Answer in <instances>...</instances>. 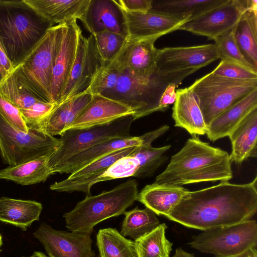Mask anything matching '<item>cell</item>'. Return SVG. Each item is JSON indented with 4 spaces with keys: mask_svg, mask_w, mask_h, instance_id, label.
<instances>
[{
    "mask_svg": "<svg viewBox=\"0 0 257 257\" xmlns=\"http://www.w3.org/2000/svg\"><path fill=\"white\" fill-rule=\"evenodd\" d=\"M80 21L90 34L107 31L128 38L124 13L115 0H89Z\"/></svg>",
    "mask_w": 257,
    "mask_h": 257,
    "instance_id": "obj_20",
    "label": "cell"
},
{
    "mask_svg": "<svg viewBox=\"0 0 257 257\" xmlns=\"http://www.w3.org/2000/svg\"><path fill=\"white\" fill-rule=\"evenodd\" d=\"M0 94L20 109L42 101L20 81L15 69L0 84Z\"/></svg>",
    "mask_w": 257,
    "mask_h": 257,
    "instance_id": "obj_36",
    "label": "cell"
},
{
    "mask_svg": "<svg viewBox=\"0 0 257 257\" xmlns=\"http://www.w3.org/2000/svg\"><path fill=\"white\" fill-rule=\"evenodd\" d=\"M60 143L59 139L41 129L29 128L28 133L19 130L0 114V153L4 163L10 166L50 157Z\"/></svg>",
    "mask_w": 257,
    "mask_h": 257,
    "instance_id": "obj_9",
    "label": "cell"
},
{
    "mask_svg": "<svg viewBox=\"0 0 257 257\" xmlns=\"http://www.w3.org/2000/svg\"><path fill=\"white\" fill-rule=\"evenodd\" d=\"M157 39H127L120 53L105 66L136 77L150 78L156 71L158 49L154 44Z\"/></svg>",
    "mask_w": 257,
    "mask_h": 257,
    "instance_id": "obj_14",
    "label": "cell"
},
{
    "mask_svg": "<svg viewBox=\"0 0 257 257\" xmlns=\"http://www.w3.org/2000/svg\"><path fill=\"white\" fill-rule=\"evenodd\" d=\"M57 105L55 103L38 101L27 108L20 110L28 129H40L41 123Z\"/></svg>",
    "mask_w": 257,
    "mask_h": 257,
    "instance_id": "obj_39",
    "label": "cell"
},
{
    "mask_svg": "<svg viewBox=\"0 0 257 257\" xmlns=\"http://www.w3.org/2000/svg\"><path fill=\"white\" fill-rule=\"evenodd\" d=\"M42 209V204L36 201L0 198V221L24 231L39 219Z\"/></svg>",
    "mask_w": 257,
    "mask_h": 257,
    "instance_id": "obj_29",
    "label": "cell"
},
{
    "mask_svg": "<svg viewBox=\"0 0 257 257\" xmlns=\"http://www.w3.org/2000/svg\"><path fill=\"white\" fill-rule=\"evenodd\" d=\"M103 66L105 65L97 53L93 35L86 38L81 32L74 63L59 103L84 92Z\"/></svg>",
    "mask_w": 257,
    "mask_h": 257,
    "instance_id": "obj_16",
    "label": "cell"
},
{
    "mask_svg": "<svg viewBox=\"0 0 257 257\" xmlns=\"http://www.w3.org/2000/svg\"><path fill=\"white\" fill-rule=\"evenodd\" d=\"M244 257H257L256 248L251 249Z\"/></svg>",
    "mask_w": 257,
    "mask_h": 257,
    "instance_id": "obj_48",
    "label": "cell"
},
{
    "mask_svg": "<svg viewBox=\"0 0 257 257\" xmlns=\"http://www.w3.org/2000/svg\"><path fill=\"white\" fill-rule=\"evenodd\" d=\"M81 32L76 21L64 23L52 72L51 96L53 103L60 102L74 63L79 36Z\"/></svg>",
    "mask_w": 257,
    "mask_h": 257,
    "instance_id": "obj_19",
    "label": "cell"
},
{
    "mask_svg": "<svg viewBox=\"0 0 257 257\" xmlns=\"http://www.w3.org/2000/svg\"><path fill=\"white\" fill-rule=\"evenodd\" d=\"M3 244V240H2V237L1 234H0V252L2 251L1 249V247L2 246Z\"/></svg>",
    "mask_w": 257,
    "mask_h": 257,
    "instance_id": "obj_50",
    "label": "cell"
},
{
    "mask_svg": "<svg viewBox=\"0 0 257 257\" xmlns=\"http://www.w3.org/2000/svg\"><path fill=\"white\" fill-rule=\"evenodd\" d=\"M234 37L240 52L257 67V9H247L234 28Z\"/></svg>",
    "mask_w": 257,
    "mask_h": 257,
    "instance_id": "obj_32",
    "label": "cell"
},
{
    "mask_svg": "<svg viewBox=\"0 0 257 257\" xmlns=\"http://www.w3.org/2000/svg\"><path fill=\"white\" fill-rule=\"evenodd\" d=\"M177 86L176 84H171L165 88L160 98L157 111H165L171 104H174L177 96Z\"/></svg>",
    "mask_w": 257,
    "mask_h": 257,
    "instance_id": "obj_44",
    "label": "cell"
},
{
    "mask_svg": "<svg viewBox=\"0 0 257 257\" xmlns=\"http://www.w3.org/2000/svg\"><path fill=\"white\" fill-rule=\"evenodd\" d=\"M118 76L119 72L116 70L103 66L95 75L84 91L91 95L102 94L115 86Z\"/></svg>",
    "mask_w": 257,
    "mask_h": 257,
    "instance_id": "obj_40",
    "label": "cell"
},
{
    "mask_svg": "<svg viewBox=\"0 0 257 257\" xmlns=\"http://www.w3.org/2000/svg\"><path fill=\"white\" fill-rule=\"evenodd\" d=\"M91 97L92 95L84 91L57 104L39 128L50 136L60 135L73 122Z\"/></svg>",
    "mask_w": 257,
    "mask_h": 257,
    "instance_id": "obj_26",
    "label": "cell"
},
{
    "mask_svg": "<svg viewBox=\"0 0 257 257\" xmlns=\"http://www.w3.org/2000/svg\"><path fill=\"white\" fill-rule=\"evenodd\" d=\"M207 126L217 116L257 89V80H239L213 74L196 79L189 87Z\"/></svg>",
    "mask_w": 257,
    "mask_h": 257,
    "instance_id": "obj_7",
    "label": "cell"
},
{
    "mask_svg": "<svg viewBox=\"0 0 257 257\" xmlns=\"http://www.w3.org/2000/svg\"><path fill=\"white\" fill-rule=\"evenodd\" d=\"M99 257H138L135 242L126 239L115 228L100 229L96 235Z\"/></svg>",
    "mask_w": 257,
    "mask_h": 257,
    "instance_id": "obj_33",
    "label": "cell"
},
{
    "mask_svg": "<svg viewBox=\"0 0 257 257\" xmlns=\"http://www.w3.org/2000/svg\"><path fill=\"white\" fill-rule=\"evenodd\" d=\"M153 0L116 1L121 9L125 12H147L151 10Z\"/></svg>",
    "mask_w": 257,
    "mask_h": 257,
    "instance_id": "obj_43",
    "label": "cell"
},
{
    "mask_svg": "<svg viewBox=\"0 0 257 257\" xmlns=\"http://www.w3.org/2000/svg\"><path fill=\"white\" fill-rule=\"evenodd\" d=\"M93 36L96 50L105 66L115 59L127 40V37L107 31Z\"/></svg>",
    "mask_w": 257,
    "mask_h": 257,
    "instance_id": "obj_38",
    "label": "cell"
},
{
    "mask_svg": "<svg viewBox=\"0 0 257 257\" xmlns=\"http://www.w3.org/2000/svg\"><path fill=\"white\" fill-rule=\"evenodd\" d=\"M43 17L55 24L82 18L89 0H25Z\"/></svg>",
    "mask_w": 257,
    "mask_h": 257,
    "instance_id": "obj_28",
    "label": "cell"
},
{
    "mask_svg": "<svg viewBox=\"0 0 257 257\" xmlns=\"http://www.w3.org/2000/svg\"><path fill=\"white\" fill-rule=\"evenodd\" d=\"M8 74L4 71V70L0 66V84L7 77Z\"/></svg>",
    "mask_w": 257,
    "mask_h": 257,
    "instance_id": "obj_47",
    "label": "cell"
},
{
    "mask_svg": "<svg viewBox=\"0 0 257 257\" xmlns=\"http://www.w3.org/2000/svg\"><path fill=\"white\" fill-rule=\"evenodd\" d=\"M163 125L155 130L139 137L118 138L107 140L89 147L71 156L52 169L54 174L72 173L80 168L103 156L116 150L151 144L169 129Z\"/></svg>",
    "mask_w": 257,
    "mask_h": 257,
    "instance_id": "obj_15",
    "label": "cell"
},
{
    "mask_svg": "<svg viewBox=\"0 0 257 257\" xmlns=\"http://www.w3.org/2000/svg\"><path fill=\"white\" fill-rule=\"evenodd\" d=\"M234 27L213 40L219 59L257 72V67L246 60L237 46L234 37Z\"/></svg>",
    "mask_w": 257,
    "mask_h": 257,
    "instance_id": "obj_37",
    "label": "cell"
},
{
    "mask_svg": "<svg viewBox=\"0 0 257 257\" xmlns=\"http://www.w3.org/2000/svg\"><path fill=\"white\" fill-rule=\"evenodd\" d=\"M127 39L157 38L178 30L187 20L149 11L147 12H124Z\"/></svg>",
    "mask_w": 257,
    "mask_h": 257,
    "instance_id": "obj_22",
    "label": "cell"
},
{
    "mask_svg": "<svg viewBox=\"0 0 257 257\" xmlns=\"http://www.w3.org/2000/svg\"><path fill=\"white\" fill-rule=\"evenodd\" d=\"M54 25L25 0H0V44L14 69Z\"/></svg>",
    "mask_w": 257,
    "mask_h": 257,
    "instance_id": "obj_3",
    "label": "cell"
},
{
    "mask_svg": "<svg viewBox=\"0 0 257 257\" xmlns=\"http://www.w3.org/2000/svg\"><path fill=\"white\" fill-rule=\"evenodd\" d=\"M211 72L214 75L232 79L245 81L257 80V72L222 60H221Z\"/></svg>",
    "mask_w": 257,
    "mask_h": 257,
    "instance_id": "obj_41",
    "label": "cell"
},
{
    "mask_svg": "<svg viewBox=\"0 0 257 257\" xmlns=\"http://www.w3.org/2000/svg\"><path fill=\"white\" fill-rule=\"evenodd\" d=\"M134 114L133 109L123 103L102 94L92 95L88 103L67 130L104 125Z\"/></svg>",
    "mask_w": 257,
    "mask_h": 257,
    "instance_id": "obj_21",
    "label": "cell"
},
{
    "mask_svg": "<svg viewBox=\"0 0 257 257\" xmlns=\"http://www.w3.org/2000/svg\"><path fill=\"white\" fill-rule=\"evenodd\" d=\"M49 257H95L91 235L56 230L42 223L33 232Z\"/></svg>",
    "mask_w": 257,
    "mask_h": 257,
    "instance_id": "obj_17",
    "label": "cell"
},
{
    "mask_svg": "<svg viewBox=\"0 0 257 257\" xmlns=\"http://www.w3.org/2000/svg\"><path fill=\"white\" fill-rule=\"evenodd\" d=\"M257 176L241 184L222 181L188 191L166 217L187 227L203 231L250 219L257 211Z\"/></svg>",
    "mask_w": 257,
    "mask_h": 257,
    "instance_id": "obj_1",
    "label": "cell"
},
{
    "mask_svg": "<svg viewBox=\"0 0 257 257\" xmlns=\"http://www.w3.org/2000/svg\"><path fill=\"white\" fill-rule=\"evenodd\" d=\"M120 233L124 237L129 236L135 240L151 231L160 223L156 214L146 208L134 209L125 211Z\"/></svg>",
    "mask_w": 257,
    "mask_h": 257,
    "instance_id": "obj_34",
    "label": "cell"
},
{
    "mask_svg": "<svg viewBox=\"0 0 257 257\" xmlns=\"http://www.w3.org/2000/svg\"><path fill=\"white\" fill-rule=\"evenodd\" d=\"M48 156L41 157L16 166L0 170V179L11 180L22 185L44 182L53 175L48 164Z\"/></svg>",
    "mask_w": 257,
    "mask_h": 257,
    "instance_id": "obj_31",
    "label": "cell"
},
{
    "mask_svg": "<svg viewBox=\"0 0 257 257\" xmlns=\"http://www.w3.org/2000/svg\"><path fill=\"white\" fill-rule=\"evenodd\" d=\"M172 257H196L194 254L184 251L182 248H176L174 254Z\"/></svg>",
    "mask_w": 257,
    "mask_h": 257,
    "instance_id": "obj_46",
    "label": "cell"
},
{
    "mask_svg": "<svg viewBox=\"0 0 257 257\" xmlns=\"http://www.w3.org/2000/svg\"><path fill=\"white\" fill-rule=\"evenodd\" d=\"M227 1L153 0L150 11L189 21L222 5Z\"/></svg>",
    "mask_w": 257,
    "mask_h": 257,
    "instance_id": "obj_30",
    "label": "cell"
},
{
    "mask_svg": "<svg viewBox=\"0 0 257 257\" xmlns=\"http://www.w3.org/2000/svg\"><path fill=\"white\" fill-rule=\"evenodd\" d=\"M188 191L182 186L154 183L146 185L138 193L137 201L156 215L167 216Z\"/></svg>",
    "mask_w": 257,
    "mask_h": 257,
    "instance_id": "obj_27",
    "label": "cell"
},
{
    "mask_svg": "<svg viewBox=\"0 0 257 257\" xmlns=\"http://www.w3.org/2000/svg\"><path fill=\"white\" fill-rule=\"evenodd\" d=\"M229 154L200 140L197 136L187 140L172 156L155 183L176 186L209 181H229L232 178Z\"/></svg>",
    "mask_w": 257,
    "mask_h": 257,
    "instance_id": "obj_2",
    "label": "cell"
},
{
    "mask_svg": "<svg viewBox=\"0 0 257 257\" xmlns=\"http://www.w3.org/2000/svg\"><path fill=\"white\" fill-rule=\"evenodd\" d=\"M64 23L50 28L24 62L15 69L20 81L42 101L53 103L52 72Z\"/></svg>",
    "mask_w": 257,
    "mask_h": 257,
    "instance_id": "obj_6",
    "label": "cell"
},
{
    "mask_svg": "<svg viewBox=\"0 0 257 257\" xmlns=\"http://www.w3.org/2000/svg\"><path fill=\"white\" fill-rule=\"evenodd\" d=\"M257 108V89L214 118L207 126L206 135L212 142L228 137L241 121Z\"/></svg>",
    "mask_w": 257,
    "mask_h": 257,
    "instance_id": "obj_24",
    "label": "cell"
},
{
    "mask_svg": "<svg viewBox=\"0 0 257 257\" xmlns=\"http://www.w3.org/2000/svg\"><path fill=\"white\" fill-rule=\"evenodd\" d=\"M247 8V0H227L222 5L184 23L179 30L214 40L234 27Z\"/></svg>",
    "mask_w": 257,
    "mask_h": 257,
    "instance_id": "obj_13",
    "label": "cell"
},
{
    "mask_svg": "<svg viewBox=\"0 0 257 257\" xmlns=\"http://www.w3.org/2000/svg\"><path fill=\"white\" fill-rule=\"evenodd\" d=\"M171 145L159 148L151 144L141 146L136 152L117 160L96 180L95 184L101 182L135 177H150L168 160L166 153Z\"/></svg>",
    "mask_w": 257,
    "mask_h": 257,
    "instance_id": "obj_12",
    "label": "cell"
},
{
    "mask_svg": "<svg viewBox=\"0 0 257 257\" xmlns=\"http://www.w3.org/2000/svg\"><path fill=\"white\" fill-rule=\"evenodd\" d=\"M134 120L131 115L104 125L64 131L60 135L58 147L48 158L52 171L71 156L94 145L114 138L132 136L130 130Z\"/></svg>",
    "mask_w": 257,
    "mask_h": 257,
    "instance_id": "obj_10",
    "label": "cell"
},
{
    "mask_svg": "<svg viewBox=\"0 0 257 257\" xmlns=\"http://www.w3.org/2000/svg\"><path fill=\"white\" fill-rule=\"evenodd\" d=\"M167 226L160 224L151 231L135 240L138 257H169L172 243L166 237Z\"/></svg>",
    "mask_w": 257,
    "mask_h": 257,
    "instance_id": "obj_35",
    "label": "cell"
},
{
    "mask_svg": "<svg viewBox=\"0 0 257 257\" xmlns=\"http://www.w3.org/2000/svg\"><path fill=\"white\" fill-rule=\"evenodd\" d=\"M0 114L12 125L25 133L28 128L21 114L20 110L0 94Z\"/></svg>",
    "mask_w": 257,
    "mask_h": 257,
    "instance_id": "obj_42",
    "label": "cell"
},
{
    "mask_svg": "<svg viewBox=\"0 0 257 257\" xmlns=\"http://www.w3.org/2000/svg\"><path fill=\"white\" fill-rule=\"evenodd\" d=\"M140 147H128L103 156L71 173L66 179L51 184L50 189L60 192H81L90 195L91 187L100 175L117 160L136 152Z\"/></svg>",
    "mask_w": 257,
    "mask_h": 257,
    "instance_id": "obj_18",
    "label": "cell"
},
{
    "mask_svg": "<svg viewBox=\"0 0 257 257\" xmlns=\"http://www.w3.org/2000/svg\"><path fill=\"white\" fill-rule=\"evenodd\" d=\"M192 248L214 257H244L257 245V223L248 219L204 231L189 243Z\"/></svg>",
    "mask_w": 257,
    "mask_h": 257,
    "instance_id": "obj_8",
    "label": "cell"
},
{
    "mask_svg": "<svg viewBox=\"0 0 257 257\" xmlns=\"http://www.w3.org/2000/svg\"><path fill=\"white\" fill-rule=\"evenodd\" d=\"M219 59L215 44L158 49L155 73L188 72L190 74Z\"/></svg>",
    "mask_w": 257,
    "mask_h": 257,
    "instance_id": "obj_11",
    "label": "cell"
},
{
    "mask_svg": "<svg viewBox=\"0 0 257 257\" xmlns=\"http://www.w3.org/2000/svg\"><path fill=\"white\" fill-rule=\"evenodd\" d=\"M0 66L9 75L15 70L5 50L0 44Z\"/></svg>",
    "mask_w": 257,
    "mask_h": 257,
    "instance_id": "obj_45",
    "label": "cell"
},
{
    "mask_svg": "<svg viewBox=\"0 0 257 257\" xmlns=\"http://www.w3.org/2000/svg\"><path fill=\"white\" fill-rule=\"evenodd\" d=\"M29 257H49L41 251H34L33 254Z\"/></svg>",
    "mask_w": 257,
    "mask_h": 257,
    "instance_id": "obj_49",
    "label": "cell"
},
{
    "mask_svg": "<svg viewBox=\"0 0 257 257\" xmlns=\"http://www.w3.org/2000/svg\"><path fill=\"white\" fill-rule=\"evenodd\" d=\"M231 144V163L241 164L250 157H256L257 108L251 110L228 136Z\"/></svg>",
    "mask_w": 257,
    "mask_h": 257,
    "instance_id": "obj_25",
    "label": "cell"
},
{
    "mask_svg": "<svg viewBox=\"0 0 257 257\" xmlns=\"http://www.w3.org/2000/svg\"><path fill=\"white\" fill-rule=\"evenodd\" d=\"M190 75L187 72L155 73L150 78L144 79L120 72L115 86L102 95L131 107L135 112L133 117L136 120L157 111L165 88L171 84L178 86Z\"/></svg>",
    "mask_w": 257,
    "mask_h": 257,
    "instance_id": "obj_5",
    "label": "cell"
},
{
    "mask_svg": "<svg viewBox=\"0 0 257 257\" xmlns=\"http://www.w3.org/2000/svg\"><path fill=\"white\" fill-rule=\"evenodd\" d=\"M138 193L137 181L129 179L110 190L87 195L63 215L65 226L70 231L91 235L98 223L124 214L136 201Z\"/></svg>",
    "mask_w": 257,
    "mask_h": 257,
    "instance_id": "obj_4",
    "label": "cell"
},
{
    "mask_svg": "<svg viewBox=\"0 0 257 257\" xmlns=\"http://www.w3.org/2000/svg\"><path fill=\"white\" fill-rule=\"evenodd\" d=\"M176 94L172 114L175 126L185 129L192 136L206 134L207 125L189 87L176 90Z\"/></svg>",
    "mask_w": 257,
    "mask_h": 257,
    "instance_id": "obj_23",
    "label": "cell"
}]
</instances>
